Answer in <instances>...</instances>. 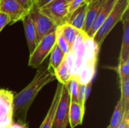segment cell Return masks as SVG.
Wrapping results in <instances>:
<instances>
[{
  "mask_svg": "<svg viewBox=\"0 0 129 128\" xmlns=\"http://www.w3.org/2000/svg\"><path fill=\"white\" fill-rule=\"evenodd\" d=\"M55 79L54 70L49 64L45 68H40L31 82L20 92L14 95L13 118L20 123H26L29 107L39 91Z\"/></svg>",
  "mask_w": 129,
  "mask_h": 128,
  "instance_id": "6da1fadb",
  "label": "cell"
},
{
  "mask_svg": "<svg viewBox=\"0 0 129 128\" xmlns=\"http://www.w3.org/2000/svg\"><path fill=\"white\" fill-rule=\"evenodd\" d=\"M128 6L129 0H116L112 11L92 38L99 51L107 36L114 26L122 20L124 14L128 9Z\"/></svg>",
  "mask_w": 129,
  "mask_h": 128,
  "instance_id": "7a4b0ae2",
  "label": "cell"
},
{
  "mask_svg": "<svg viewBox=\"0 0 129 128\" xmlns=\"http://www.w3.org/2000/svg\"><path fill=\"white\" fill-rule=\"evenodd\" d=\"M57 27L54 28L37 44L34 51L29 56V66L33 68H38L44 62L45 58L51 54L54 45L56 44Z\"/></svg>",
  "mask_w": 129,
  "mask_h": 128,
  "instance_id": "3957f363",
  "label": "cell"
},
{
  "mask_svg": "<svg viewBox=\"0 0 129 128\" xmlns=\"http://www.w3.org/2000/svg\"><path fill=\"white\" fill-rule=\"evenodd\" d=\"M39 10L57 26H60L66 23L69 16L68 2L66 0H52Z\"/></svg>",
  "mask_w": 129,
  "mask_h": 128,
  "instance_id": "277c9868",
  "label": "cell"
},
{
  "mask_svg": "<svg viewBox=\"0 0 129 128\" xmlns=\"http://www.w3.org/2000/svg\"><path fill=\"white\" fill-rule=\"evenodd\" d=\"M36 30V39L37 44L57 26L46 16L40 12L38 8L33 7L29 12Z\"/></svg>",
  "mask_w": 129,
  "mask_h": 128,
  "instance_id": "5b68a950",
  "label": "cell"
},
{
  "mask_svg": "<svg viewBox=\"0 0 129 128\" xmlns=\"http://www.w3.org/2000/svg\"><path fill=\"white\" fill-rule=\"evenodd\" d=\"M70 104V94L66 85H63L60 98L57 107L53 128H67L69 124V108Z\"/></svg>",
  "mask_w": 129,
  "mask_h": 128,
  "instance_id": "8992f818",
  "label": "cell"
},
{
  "mask_svg": "<svg viewBox=\"0 0 129 128\" xmlns=\"http://www.w3.org/2000/svg\"><path fill=\"white\" fill-rule=\"evenodd\" d=\"M14 94L0 89V128H8L13 123Z\"/></svg>",
  "mask_w": 129,
  "mask_h": 128,
  "instance_id": "52a82bcc",
  "label": "cell"
},
{
  "mask_svg": "<svg viewBox=\"0 0 129 128\" xmlns=\"http://www.w3.org/2000/svg\"><path fill=\"white\" fill-rule=\"evenodd\" d=\"M0 11L10 17V24L21 20L29 14V11L20 5L16 0H0Z\"/></svg>",
  "mask_w": 129,
  "mask_h": 128,
  "instance_id": "ba28073f",
  "label": "cell"
},
{
  "mask_svg": "<svg viewBox=\"0 0 129 128\" xmlns=\"http://www.w3.org/2000/svg\"><path fill=\"white\" fill-rule=\"evenodd\" d=\"M73 65V57L72 52L66 54L63 62L54 71L56 79L58 80L59 83L63 85H67L72 77Z\"/></svg>",
  "mask_w": 129,
  "mask_h": 128,
  "instance_id": "9c48e42d",
  "label": "cell"
},
{
  "mask_svg": "<svg viewBox=\"0 0 129 128\" xmlns=\"http://www.w3.org/2000/svg\"><path fill=\"white\" fill-rule=\"evenodd\" d=\"M116 0H107L106 1L104 5L101 8V11H99L98 14L97 15L94 21L93 22L91 28L86 33L88 37H89L90 38H93V36L94 35L96 32L98 30V29L103 24V23L104 22L106 18L108 17V15L112 11V10L116 4Z\"/></svg>",
  "mask_w": 129,
  "mask_h": 128,
  "instance_id": "30bf717a",
  "label": "cell"
},
{
  "mask_svg": "<svg viewBox=\"0 0 129 128\" xmlns=\"http://www.w3.org/2000/svg\"><path fill=\"white\" fill-rule=\"evenodd\" d=\"M87 8L88 2L85 0V2L82 5H80L79 8H77L75 11L69 14L66 23L73 26L79 31H82L86 17Z\"/></svg>",
  "mask_w": 129,
  "mask_h": 128,
  "instance_id": "8fae6325",
  "label": "cell"
},
{
  "mask_svg": "<svg viewBox=\"0 0 129 128\" xmlns=\"http://www.w3.org/2000/svg\"><path fill=\"white\" fill-rule=\"evenodd\" d=\"M88 2L87 13L85 21V25L82 32L85 34L88 32L89 29L91 28L93 22L94 21L97 15L101 11V8L104 5L107 0H86Z\"/></svg>",
  "mask_w": 129,
  "mask_h": 128,
  "instance_id": "7c38bea8",
  "label": "cell"
},
{
  "mask_svg": "<svg viewBox=\"0 0 129 128\" xmlns=\"http://www.w3.org/2000/svg\"><path fill=\"white\" fill-rule=\"evenodd\" d=\"M123 25V36L119 54V64L129 60V11H125L122 19Z\"/></svg>",
  "mask_w": 129,
  "mask_h": 128,
  "instance_id": "4fadbf2b",
  "label": "cell"
},
{
  "mask_svg": "<svg viewBox=\"0 0 129 128\" xmlns=\"http://www.w3.org/2000/svg\"><path fill=\"white\" fill-rule=\"evenodd\" d=\"M62 88H63V84L60 83H58L57 87L56 88L52 102L51 103L50 108L48 111V113L42 123L41 126L39 128H53V124H54V120L55 117V113L57 111V107L60 98L61 92H62Z\"/></svg>",
  "mask_w": 129,
  "mask_h": 128,
  "instance_id": "5bb4252c",
  "label": "cell"
},
{
  "mask_svg": "<svg viewBox=\"0 0 129 128\" xmlns=\"http://www.w3.org/2000/svg\"><path fill=\"white\" fill-rule=\"evenodd\" d=\"M21 20H22L23 25L25 37H26V43H27L28 48L29 51V54H31L34 51V50L36 47V30L34 28V25L31 20L29 14H26Z\"/></svg>",
  "mask_w": 129,
  "mask_h": 128,
  "instance_id": "9a60e30c",
  "label": "cell"
},
{
  "mask_svg": "<svg viewBox=\"0 0 129 128\" xmlns=\"http://www.w3.org/2000/svg\"><path fill=\"white\" fill-rule=\"evenodd\" d=\"M85 112L78 102H70L69 108V124L71 128H74L82 124Z\"/></svg>",
  "mask_w": 129,
  "mask_h": 128,
  "instance_id": "2e32d148",
  "label": "cell"
},
{
  "mask_svg": "<svg viewBox=\"0 0 129 128\" xmlns=\"http://www.w3.org/2000/svg\"><path fill=\"white\" fill-rule=\"evenodd\" d=\"M59 28L60 29V32H61L63 37L66 40V41L68 44V45L70 48V51H71L72 48L76 41V39L81 31L76 29V28H74L73 26H72L67 23L63 24L62 26H59Z\"/></svg>",
  "mask_w": 129,
  "mask_h": 128,
  "instance_id": "e0dca14e",
  "label": "cell"
},
{
  "mask_svg": "<svg viewBox=\"0 0 129 128\" xmlns=\"http://www.w3.org/2000/svg\"><path fill=\"white\" fill-rule=\"evenodd\" d=\"M124 114H125V111L123 109V106L121 100L119 99L115 107L113 116L110 120V125L107 127V128H118V127L122 123V121H123Z\"/></svg>",
  "mask_w": 129,
  "mask_h": 128,
  "instance_id": "ac0fdd59",
  "label": "cell"
},
{
  "mask_svg": "<svg viewBox=\"0 0 129 128\" xmlns=\"http://www.w3.org/2000/svg\"><path fill=\"white\" fill-rule=\"evenodd\" d=\"M65 55L66 54L55 44L51 52V57H50V60H49V63H48L54 71L63 62Z\"/></svg>",
  "mask_w": 129,
  "mask_h": 128,
  "instance_id": "d6986e66",
  "label": "cell"
},
{
  "mask_svg": "<svg viewBox=\"0 0 129 128\" xmlns=\"http://www.w3.org/2000/svg\"><path fill=\"white\" fill-rule=\"evenodd\" d=\"M121 84V101L123 106V109L129 112V78L120 80Z\"/></svg>",
  "mask_w": 129,
  "mask_h": 128,
  "instance_id": "ffe728a7",
  "label": "cell"
},
{
  "mask_svg": "<svg viewBox=\"0 0 129 128\" xmlns=\"http://www.w3.org/2000/svg\"><path fill=\"white\" fill-rule=\"evenodd\" d=\"M79 78L76 76H72L68 84L66 85L70 94V102H78V90L79 86Z\"/></svg>",
  "mask_w": 129,
  "mask_h": 128,
  "instance_id": "44dd1931",
  "label": "cell"
},
{
  "mask_svg": "<svg viewBox=\"0 0 129 128\" xmlns=\"http://www.w3.org/2000/svg\"><path fill=\"white\" fill-rule=\"evenodd\" d=\"M56 45L60 48V49L65 54L69 53L70 51H71L68 44L67 43L66 40L64 39V38L63 37V35L60 32V29L59 26H57L56 29Z\"/></svg>",
  "mask_w": 129,
  "mask_h": 128,
  "instance_id": "7402d4cb",
  "label": "cell"
},
{
  "mask_svg": "<svg viewBox=\"0 0 129 128\" xmlns=\"http://www.w3.org/2000/svg\"><path fill=\"white\" fill-rule=\"evenodd\" d=\"M116 71L119 74L120 80L129 78V60L123 63L119 64Z\"/></svg>",
  "mask_w": 129,
  "mask_h": 128,
  "instance_id": "603a6c76",
  "label": "cell"
},
{
  "mask_svg": "<svg viewBox=\"0 0 129 128\" xmlns=\"http://www.w3.org/2000/svg\"><path fill=\"white\" fill-rule=\"evenodd\" d=\"M85 84H79V90H78V103L81 106L82 110L85 112Z\"/></svg>",
  "mask_w": 129,
  "mask_h": 128,
  "instance_id": "cb8c5ba5",
  "label": "cell"
},
{
  "mask_svg": "<svg viewBox=\"0 0 129 128\" xmlns=\"http://www.w3.org/2000/svg\"><path fill=\"white\" fill-rule=\"evenodd\" d=\"M11 20L10 17L5 13L0 11V32L4 29L5 26L10 24Z\"/></svg>",
  "mask_w": 129,
  "mask_h": 128,
  "instance_id": "d4e9b609",
  "label": "cell"
},
{
  "mask_svg": "<svg viewBox=\"0 0 129 128\" xmlns=\"http://www.w3.org/2000/svg\"><path fill=\"white\" fill-rule=\"evenodd\" d=\"M85 0H73L71 2L68 4V9H69V14L72 13L73 11H75L77 8H79L80 5H82Z\"/></svg>",
  "mask_w": 129,
  "mask_h": 128,
  "instance_id": "484cf974",
  "label": "cell"
},
{
  "mask_svg": "<svg viewBox=\"0 0 129 128\" xmlns=\"http://www.w3.org/2000/svg\"><path fill=\"white\" fill-rule=\"evenodd\" d=\"M20 5H21L25 10L29 11L33 8V0H16Z\"/></svg>",
  "mask_w": 129,
  "mask_h": 128,
  "instance_id": "4316f807",
  "label": "cell"
},
{
  "mask_svg": "<svg viewBox=\"0 0 129 128\" xmlns=\"http://www.w3.org/2000/svg\"><path fill=\"white\" fill-rule=\"evenodd\" d=\"M52 0H33V7L41 9L48 3H50Z\"/></svg>",
  "mask_w": 129,
  "mask_h": 128,
  "instance_id": "83f0119b",
  "label": "cell"
},
{
  "mask_svg": "<svg viewBox=\"0 0 129 128\" xmlns=\"http://www.w3.org/2000/svg\"><path fill=\"white\" fill-rule=\"evenodd\" d=\"M118 128H129V112H125L124 118Z\"/></svg>",
  "mask_w": 129,
  "mask_h": 128,
  "instance_id": "f1b7e54d",
  "label": "cell"
},
{
  "mask_svg": "<svg viewBox=\"0 0 129 128\" xmlns=\"http://www.w3.org/2000/svg\"><path fill=\"white\" fill-rule=\"evenodd\" d=\"M92 81L93 80L89 81L85 84V101L88 100V97L90 96V94H91V88H92Z\"/></svg>",
  "mask_w": 129,
  "mask_h": 128,
  "instance_id": "f546056e",
  "label": "cell"
},
{
  "mask_svg": "<svg viewBox=\"0 0 129 128\" xmlns=\"http://www.w3.org/2000/svg\"><path fill=\"white\" fill-rule=\"evenodd\" d=\"M8 128H28L26 123H12Z\"/></svg>",
  "mask_w": 129,
  "mask_h": 128,
  "instance_id": "4dcf8cb0",
  "label": "cell"
},
{
  "mask_svg": "<svg viewBox=\"0 0 129 128\" xmlns=\"http://www.w3.org/2000/svg\"><path fill=\"white\" fill-rule=\"evenodd\" d=\"M66 1H67V2H68V4H69V3H70V2H72L73 0H66Z\"/></svg>",
  "mask_w": 129,
  "mask_h": 128,
  "instance_id": "1f68e13d",
  "label": "cell"
}]
</instances>
